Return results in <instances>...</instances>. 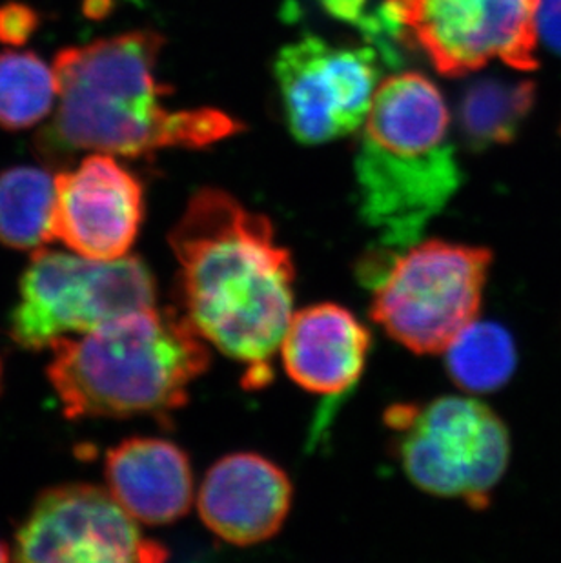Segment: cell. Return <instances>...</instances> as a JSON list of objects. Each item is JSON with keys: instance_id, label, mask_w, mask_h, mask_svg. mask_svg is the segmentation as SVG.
Segmentation results:
<instances>
[{"instance_id": "cell-1", "label": "cell", "mask_w": 561, "mask_h": 563, "mask_svg": "<svg viewBox=\"0 0 561 563\" xmlns=\"http://www.w3.org/2000/svg\"><path fill=\"white\" fill-rule=\"evenodd\" d=\"M180 312L202 340L243 363L252 388L271 382L292 313L296 268L274 227L218 188L191 197L169 232Z\"/></svg>"}, {"instance_id": "cell-2", "label": "cell", "mask_w": 561, "mask_h": 563, "mask_svg": "<svg viewBox=\"0 0 561 563\" xmlns=\"http://www.w3.org/2000/svg\"><path fill=\"white\" fill-rule=\"evenodd\" d=\"M163 43L160 33L130 32L63 49L54 63L57 112L37 137L44 159L199 150L241 132L243 124L221 110L166 107L169 90L155 75Z\"/></svg>"}, {"instance_id": "cell-3", "label": "cell", "mask_w": 561, "mask_h": 563, "mask_svg": "<svg viewBox=\"0 0 561 563\" xmlns=\"http://www.w3.org/2000/svg\"><path fill=\"white\" fill-rule=\"evenodd\" d=\"M355 150L358 208L383 257L418 243L461 185L446 97L425 75L382 80Z\"/></svg>"}, {"instance_id": "cell-4", "label": "cell", "mask_w": 561, "mask_h": 563, "mask_svg": "<svg viewBox=\"0 0 561 563\" xmlns=\"http://www.w3.org/2000/svg\"><path fill=\"white\" fill-rule=\"evenodd\" d=\"M48 379L68 420L163 418L185 407L210 352L180 310H133L52 343Z\"/></svg>"}, {"instance_id": "cell-5", "label": "cell", "mask_w": 561, "mask_h": 563, "mask_svg": "<svg viewBox=\"0 0 561 563\" xmlns=\"http://www.w3.org/2000/svg\"><path fill=\"white\" fill-rule=\"evenodd\" d=\"M493 255L482 246L418 241L363 268L371 316L414 354H440L477 319Z\"/></svg>"}, {"instance_id": "cell-6", "label": "cell", "mask_w": 561, "mask_h": 563, "mask_svg": "<svg viewBox=\"0 0 561 563\" xmlns=\"http://www.w3.org/2000/svg\"><path fill=\"white\" fill-rule=\"evenodd\" d=\"M403 471L418 489L487 507L510 460L507 427L480 399L443 396L385 415Z\"/></svg>"}, {"instance_id": "cell-7", "label": "cell", "mask_w": 561, "mask_h": 563, "mask_svg": "<svg viewBox=\"0 0 561 563\" xmlns=\"http://www.w3.org/2000/svg\"><path fill=\"white\" fill-rule=\"evenodd\" d=\"M155 298L154 276L135 255L99 261L43 246L19 283L11 340L28 351H43L61 338L154 307Z\"/></svg>"}, {"instance_id": "cell-8", "label": "cell", "mask_w": 561, "mask_h": 563, "mask_svg": "<svg viewBox=\"0 0 561 563\" xmlns=\"http://www.w3.org/2000/svg\"><path fill=\"white\" fill-rule=\"evenodd\" d=\"M383 11L397 41L449 77L493 60L516 69L538 66V0H385Z\"/></svg>"}, {"instance_id": "cell-9", "label": "cell", "mask_w": 561, "mask_h": 563, "mask_svg": "<svg viewBox=\"0 0 561 563\" xmlns=\"http://www.w3.org/2000/svg\"><path fill=\"white\" fill-rule=\"evenodd\" d=\"M382 52L305 37L280 49L276 79L286 124L305 144H323L360 130L382 85Z\"/></svg>"}, {"instance_id": "cell-10", "label": "cell", "mask_w": 561, "mask_h": 563, "mask_svg": "<svg viewBox=\"0 0 561 563\" xmlns=\"http://www.w3.org/2000/svg\"><path fill=\"white\" fill-rule=\"evenodd\" d=\"M13 559L28 563H155L168 559L108 489L64 484L37 496L16 529Z\"/></svg>"}, {"instance_id": "cell-11", "label": "cell", "mask_w": 561, "mask_h": 563, "mask_svg": "<svg viewBox=\"0 0 561 563\" xmlns=\"http://www.w3.org/2000/svg\"><path fill=\"white\" fill-rule=\"evenodd\" d=\"M143 218V185L113 155H88L74 170L55 176L54 238L75 254L124 257Z\"/></svg>"}, {"instance_id": "cell-12", "label": "cell", "mask_w": 561, "mask_h": 563, "mask_svg": "<svg viewBox=\"0 0 561 563\" xmlns=\"http://www.w3.org/2000/svg\"><path fill=\"white\" fill-rule=\"evenodd\" d=\"M290 478L254 452H235L213 463L197 495L202 523L232 545H255L276 537L290 512Z\"/></svg>"}, {"instance_id": "cell-13", "label": "cell", "mask_w": 561, "mask_h": 563, "mask_svg": "<svg viewBox=\"0 0 561 563\" xmlns=\"http://www.w3.org/2000/svg\"><path fill=\"white\" fill-rule=\"evenodd\" d=\"M279 351L292 382L336 398L349 393L365 371L371 332L344 307L312 305L292 313Z\"/></svg>"}, {"instance_id": "cell-14", "label": "cell", "mask_w": 561, "mask_h": 563, "mask_svg": "<svg viewBox=\"0 0 561 563\" xmlns=\"http://www.w3.org/2000/svg\"><path fill=\"white\" fill-rule=\"evenodd\" d=\"M108 490L133 520L166 526L194 504L190 460L161 438H130L110 449L105 462Z\"/></svg>"}, {"instance_id": "cell-15", "label": "cell", "mask_w": 561, "mask_h": 563, "mask_svg": "<svg viewBox=\"0 0 561 563\" xmlns=\"http://www.w3.org/2000/svg\"><path fill=\"white\" fill-rule=\"evenodd\" d=\"M55 176L35 166L0 174V243L38 251L54 243Z\"/></svg>"}, {"instance_id": "cell-16", "label": "cell", "mask_w": 561, "mask_h": 563, "mask_svg": "<svg viewBox=\"0 0 561 563\" xmlns=\"http://www.w3.org/2000/svg\"><path fill=\"white\" fill-rule=\"evenodd\" d=\"M535 102L530 80L482 79L466 88L461 97V132L472 148L513 141Z\"/></svg>"}, {"instance_id": "cell-17", "label": "cell", "mask_w": 561, "mask_h": 563, "mask_svg": "<svg viewBox=\"0 0 561 563\" xmlns=\"http://www.w3.org/2000/svg\"><path fill=\"white\" fill-rule=\"evenodd\" d=\"M446 365L452 382L466 393H494L504 387L516 371L513 335L496 323L474 319L446 351Z\"/></svg>"}, {"instance_id": "cell-18", "label": "cell", "mask_w": 561, "mask_h": 563, "mask_svg": "<svg viewBox=\"0 0 561 563\" xmlns=\"http://www.w3.org/2000/svg\"><path fill=\"white\" fill-rule=\"evenodd\" d=\"M57 99V77L32 52L0 54V126L24 130L50 115Z\"/></svg>"}, {"instance_id": "cell-19", "label": "cell", "mask_w": 561, "mask_h": 563, "mask_svg": "<svg viewBox=\"0 0 561 563\" xmlns=\"http://www.w3.org/2000/svg\"><path fill=\"white\" fill-rule=\"evenodd\" d=\"M38 16L24 4H6L0 8V43L19 46L32 37Z\"/></svg>"}, {"instance_id": "cell-20", "label": "cell", "mask_w": 561, "mask_h": 563, "mask_svg": "<svg viewBox=\"0 0 561 563\" xmlns=\"http://www.w3.org/2000/svg\"><path fill=\"white\" fill-rule=\"evenodd\" d=\"M536 26L538 37L561 55V0H538Z\"/></svg>"}, {"instance_id": "cell-21", "label": "cell", "mask_w": 561, "mask_h": 563, "mask_svg": "<svg viewBox=\"0 0 561 563\" xmlns=\"http://www.w3.org/2000/svg\"><path fill=\"white\" fill-rule=\"evenodd\" d=\"M10 545L0 540V562H8L11 559Z\"/></svg>"}, {"instance_id": "cell-22", "label": "cell", "mask_w": 561, "mask_h": 563, "mask_svg": "<svg viewBox=\"0 0 561 563\" xmlns=\"http://www.w3.org/2000/svg\"><path fill=\"white\" fill-rule=\"evenodd\" d=\"M0 387H2V363H0Z\"/></svg>"}]
</instances>
